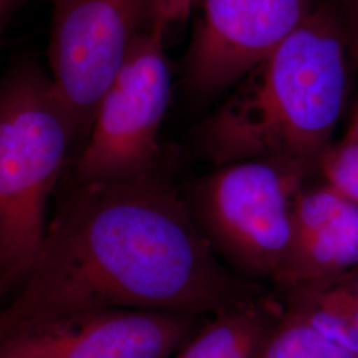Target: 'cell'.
<instances>
[{
    "label": "cell",
    "instance_id": "6da1fadb",
    "mask_svg": "<svg viewBox=\"0 0 358 358\" xmlns=\"http://www.w3.org/2000/svg\"><path fill=\"white\" fill-rule=\"evenodd\" d=\"M17 287L0 309V340L81 310L201 317L256 296L219 262L187 202L158 169L76 183L57 206Z\"/></svg>",
    "mask_w": 358,
    "mask_h": 358
},
{
    "label": "cell",
    "instance_id": "7a4b0ae2",
    "mask_svg": "<svg viewBox=\"0 0 358 358\" xmlns=\"http://www.w3.org/2000/svg\"><path fill=\"white\" fill-rule=\"evenodd\" d=\"M350 71L340 26L322 1L199 127V149L217 167L282 158L319 171Z\"/></svg>",
    "mask_w": 358,
    "mask_h": 358
},
{
    "label": "cell",
    "instance_id": "3957f363",
    "mask_svg": "<svg viewBox=\"0 0 358 358\" xmlns=\"http://www.w3.org/2000/svg\"><path fill=\"white\" fill-rule=\"evenodd\" d=\"M76 129L51 76L35 63L0 80V284L16 288L47 229V205Z\"/></svg>",
    "mask_w": 358,
    "mask_h": 358
},
{
    "label": "cell",
    "instance_id": "277c9868",
    "mask_svg": "<svg viewBox=\"0 0 358 358\" xmlns=\"http://www.w3.org/2000/svg\"><path fill=\"white\" fill-rule=\"evenodd\" d=\"M315 173L282 158L234 162L201 179L187 205L215 254L273 284L289 251L294 202Z\"/></svg>",
    "mask_w": 358,
    "mask_h": 358
},
{
    "label": "cell",
    "instance_id": "5b68a950",
    "mask_svg": "<svg viewBox=\"0 0 358 358\" xmlns=\"http://www.w3.org/2000/svg\"><path fill=\"white\" fill-rule=\"evenodd\" d=\"M171 99L165 38L148 27L97 109L76 158V183L133 178L158 169V136Z\"/></svg>",
    "mask_w": 358,
    "mask_h": 358
},
{
    "label": "cell",
    "instance_id": "8992f818",
    "mask_svg": "<svg viewBox=\"0 0 358 358\" xmlns=\"http://www.w3.org/2000/svg\"><path fill=\"white\" fill-rule=\"evenodd\" d=\"M51 1L50 76L81 150L106 90L148 28L150 0Z\"/></svg>",
    "mask_w": 358,
    "mask_h": 358
},
{
    "label": "cell",
    "instance_id": "52a82bcc",
    "mask_svg": "<svg viewBox=\"0 0 358 358\" xmlns=\"http://www.w3.org/2000/svg\"><path fill=\"white\" fill-rule=\"evenodd\" d=\"M199 317L106 308L41 321L0 340V358H170L199 329Z\"/></svg>",
    "mask_w": 358,
    "mask_h": 358
},
{
    "label": "cell",
    "instance_id": "ba28073f",
    "mask_svg": "<svg viewBox=\"0 0 358 358\" xmlns=\"http://www.w3.org/2000/svg\"><path fill=\"white\" fill-rule=\"evenodd\" d=\"M186 81L210 97L239 83L316 10L315 0H202Z\"/></svg>",
    "mask_w": 358,
    "mask_h": 358
},
{
    "label": "cell",
    "instance_id": "9c48e42d",
    "mask_svg": "<svg viewBox=\"0 0 358 358\" xmlns=\"http://www.w3.org/2000/svg\"><path fill=\"white\" fill-rule=\"evenodd\" d=\"M358 267V205L329 185H307L294 202L288 255L273 282L278 292Z\"/></svg>",
    "mask_w": 358,
    "mask_h": 358
},
{
    "label": "cell",
    "instance_id": "30bf717a",
    "mask_svg": "<svg viewBox=\"0 0 358 358\" xmlns=\"http://www.w3.org/2000/svg\"><path fill=\"white\" fill-rule=\"evenodd\" d=\"M282 313L279 300L250 297L214 315L179 349L176 358H256Z\"/></svg>",
    "mask_w": 358,
    "mask_h": 358
},
{
    "label": "cell",
    "instance_id": "8fae6325",
    "mask_svg": "<svg viewBox=\"0 0 358 358\" xmlns=\"http://www.w3.org/2000/svg\"><path fill=\"white\" fill-rule=\"evenodd\" d=\"M282 310L358 353V267L279 292Z\"/></svg>",
    "mask_w": 358,
    "mask_h": 358
},
{
    "label": "cell",
    "instance_id": "7c38bea8",
    "mask_svg": "<svg viewBox=\"0 0 358 358\" xmlns=\"http://www.w3.org/2000/svg\"><path fill=\"white\" fill-rule=\"evenodd\" d=\"M256 358H358L306 321L282 310Z\"/></svg>",
    "mask_w": 358,
    "mask_h": 358
},
{
    "label": "cell",
    "instance_id": "4fadbf2b",
    "mask_svg": "<svg viewBox=\"0 0 358 358\" xmlns=\"http://www.w3.org/2000/svg\"><path fill=\"white\" fill-rule=\"evenodd\" d=\"M319 171L338 194L358 205V138L344 137L321 158Z\"/></svg>",
    "mask_w": 358,
    "mask_h": 358
},
{
    "label": "cell",
    "instance_id": "5bb4252c",
    "mask_svg": "<svg viewBox=\"0 0 358 358\" xmlns=\"http://www.w3.org/2000/svg\"><path fill=\"white\" fill-rule=\"evenodd\" d=\"M332 10L345 40L352 71L358 72V0H324Z\"/></svg>",
    "mask_w": 358,
    "mask_h": 358
},
{
    "label": "cell",
    "instance_id": "9a60e30c",
    "mask_svg": "<svg viewBox=\"0 0 358 358\" xmlns=\"http://www.w3.org/2000/svg\"><path fill=\"white\" fill-rule=\"evenodd\" d=\"M198 0H150L148 27L157 29L166 38L170 29L185 24Z\"/></svg>",
    "mask_w": 358,
    "mask_h": 358
},
{
    "label": "cell",
    "instance_id": "2e32d148",
    "mask_svg": "<svg viewBox=\"0 0 358 358\" xmlns=\"http://www.w3.org/2000/svg\"><path fill=\"white\" fill-rule=\"evenodd\" d=\"M345 137L349 138H358V103L352 115V120L349 122V127L346 130Z\"/></svg>",
    "mask_w": 358,
    "mask_h": 358
},
{
    "label": "cell",
    "instance_id": "e0dca14e",
    "mask_svg": "<svg viewBox=\"0 0 358 358\" xmlns=\"http://www.w3.org/2000/svg\"><path fill=\"white\" fill-rule=\"evenodd\" d=\"M8 292V289L3 285V284H0V299L4 296V294H7Z\"/></svg>",
    "mask_w": 358,
    "mask_h": 358
},
{
    "label": "cell",
    "instance_id": "ac0fdd59",
    "mask_svg": "<svg viewBox=\"0 0 358 358\" xmlns=\"http://www.w3.org/2000/svg\"><path fill=\"white\" fill-rule=\"evenodd\" d=\"M16 1H26V0H16Z\"/></svg>",
    "mask_w": 358,
    "mask_h": 358
},
{
    "label": "cell",
    "instance_id": "d6986e66",
    "mask_svg": "<svg viewBox=\"0 0 358 358\" xmlns=\"http://www.w3.org/2000/svg\"><path fill=\"white\" fill-rule=\"evenodd\" d=\"M1 1H3V0H0V3H1Z\"/></svg>",
    "mask_w": 358,
    "mask_h": 358
}]
</instances>
